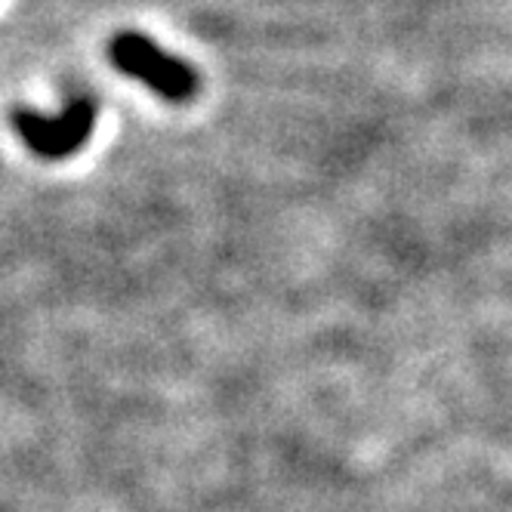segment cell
I'll return each instance as SVG.
<instances>
[{
    "instance_id": "1",
    "label": "cell",
    "mask_w": 512,
    "mask_h": 512,
    "mask_svg": "<svg viewBox=\"0 0 512 512\" xmlns=\"http://www.w3.org/2000/svg\"><path fill=\"white\" fill-rule=\"evenodd\" d=\"M112 62L124 75L152 87L167 102H189L198 93V75L189 62L167 56L142 34H121L112 44Z\"/></svg>"
},
{
    "instance_id": "2",
    "label": "cell",
    "mask_w": 512,
    "mask_h": 512,
    "mask_svg": "<svg viewBox=\"0 0 512 512\" xmlns=\"http://www.w3.org/2000/svg\"><path fill=\"white\" fill-rule=\"evenodd\" d=\"M13 124L34 155L68 158L87 145V139L96 127V108L87 99H78V102H71L62 115L16 112Z\"/></svg>"
}]
</instances>
